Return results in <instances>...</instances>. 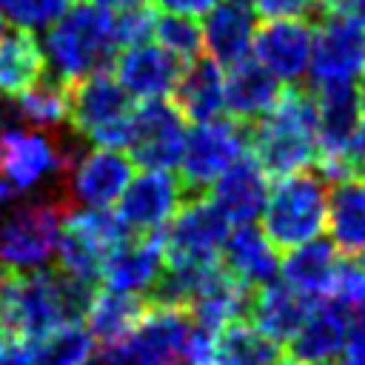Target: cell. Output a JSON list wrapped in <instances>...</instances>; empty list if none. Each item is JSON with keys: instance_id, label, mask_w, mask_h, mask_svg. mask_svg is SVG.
I'll use <instances>...</instances> for the list:
<instances>
[{"instance_id": "7", "label": "cell", "mask_w": 365, "mask_h": 365, "mask_svg": "<svg viewBox=\"0 0 365 365\" xmlns=\"http://www.w3.org/2000/svg\"><path fill=\"white\" fill-rule=\"evenodd\" d=\"M185 145V117L168 100H143L128 117V145L131 163L145 171H174L180 168Z\"/></svg>"}, {"instance_id": "12", "label": "cell", "mask_w": 365, "mask_h": 365, "mask_svg": "<svg viewBox=\"0 0 365 365\" xmlns=\"http://www.w3.org/2000/svg\"><path fill=\"white\" fill-rule=\"evenodd\" d=\"M185 191L171 171H143L131 177L117 200V217L131 234H151L171 222L182 205Z\"/></svg>"}, {"instance_id": "34", "label": "cell", "mask_w": 365, "mask_h": 365, "mask_svg": "<svg viewBox=\"0 0 365 365\" xmlns=\"http://www.w3.org/2000/svg\"><path fill=\"white\" fill-rule=\"evenodd\" d=\"M71 0H3V23L26 29V31H40L48 29Z\"/></svg>"}, {"instance_id": "6", "label": "cell", "mask_w": 365, "mask_h": 365, "mask_svg": "<svg viewBox=\"0 0 365 365\" xmlns=\"http://www.w3.org/2000/svg\"><path fill=\"white\" fill-rule=\"evenodd\" d=\"M248 148V123L240 120H211L185 131L180 182L185 197H200L205 188Z\"/></svg>"}, {"instance_id": "9", "label": "cell", "mask_w": 365, "mask_h": 365, "mask_svg": "<svg viewBox=\"0 0 365 365\" xmlns=\"http://www.w3.org/2000/svg\"><path fill=\"white\" fill-rule=\"evenodd\" d=\"M365 71V26L339 17L322 14L314 23V46L308 74L314 86L354 83Z\"/></svg>"}, {"instance_id": "26", "label": "cell", "mask_w": 365, "mask_h": 365, "mask_svg": "<svg viewBox=\"0 0 365 365\" xmlns=\"http://www.w3.org/2000/svg\"><path fill=\"white\" fill-rule=\"evenodd\" d=\"M328 197V231L331 242L348 259L365 257V182L351 177L331 185Z\"/></svg>"}, {"instance_id": "3", "label": "cell", "mask_w": 365, "mask_h": 365, "mask_svg": "<svg viewBox=\"0 0 365 365\" xmlns=\"http://www.w3.org/2000/svg\"><path fill=\"white\" fill-rule=\"evenodd\" d=\"M40 48L46 71L63 83H74L86 74L106 71V66L120 51L114 43L111 9L77 0L46 29Z\"/></svg>"}, {"instance_id": "45", "label": "cell", "mask_w": 365, "mask_h": 365, "mask_svg": "<svg viewBox=\"0 0 365 365\" xmlns=\"http://www.w3.org/2000/svg\"><path fill=\"white\" fill-rule=\"evenodd\" d=\"M274 365H302V362H297L294 356H279V359H277Z\"/></svg>"}, {"instance_id": "38", "label": "cell", "mask_w": 365, "mask_h": 365, "mask_svg": "<svg viewBox=\"0 0 365 365\" xmlns=\"http://www.w3.org/2000/svg\"><path fill=\"white\" fill-rule=\"evenodd\" d=\"M254 14L265 20H311L314 23L322 17V3L319 0H257Z\"/></svg>"}, {"instance_id": "48", "label": "cell", "mask_w": 365, "mask_h": 365, "mask_svg": "<svg viewBox=\"0 0 365 365\" xmlns=\"http://www.w3.org/2000/svg\"><path fill=\"white\" fill-rule=\"evenodd\" d=\"M356 177H365V165H362V168H359V174H356Z\"/></svg>"}, {"instance_id": "22", "label": "cell", "mask_w": 365, "mask_h": 365, "mask_svg": "<svg viewBox=\"0 0 365 365\" xmlns=\"http://www.w3.org/2000/svg\"><path fill=\"white\" fill-rule=\"evenodd\" d=\"M279 91H282L279 80L262 63H257L251 57L234 63L228 68V74L222 77L225 108L240 123H254V120L265 117L277 106Z\"/></svg>"}, {"instance_id": "44", "label": "cell", "mask_w": 365, "mask_h": 365, "mask_svg": "<svg viewBox=\"0 0 365 365\" xmlns=\"http://www.w3.org/2000/svg\"><path fill=\"white\" fill-rule=\"evenodd\" d=\"M356 94H359V106H362V114H365V71L356 80Z\"/></svg>"}, {"instance_id": "37", "label": "cell", "mask_w": 365, "mask_h": 365, "mask_svg": "<svg viewBox=\"0 0 365 365\" xmlns=\"http://www.w3.org/2000/svg\"><path fill=\"white\" fill-rule=\"evenodd\" d=\"M331 297L339 299L348 311H354L356 305L365 302V262L362 259H345V262H339Z\"/></svg>"}, {"instance_id": "17", "label": "cell", "mask_w": 365, "mask_h": 365, "mask_svg": "<svg viewBox=\"0 0 365 365\" xmlns=\"http://www.w3.org/2000/svg\"><path fill=\"white\" fill-rule=\"evenodd\" d=\"M356 83H331L317 88V157H345L362 123Z\"/></svg>"}, {"instance_id": "13", "label": "cell", "mask_w": 365, "mask_h": 365, "mask_svg": "<svg viewBox=\"0 0 365 365\" xmlns=\"http://www.w3.org/2000/svg\"><path fill=\"white\" fill-rule=\"evenodd\" d=\"M314 46L311 20H265L254 31V54L277 80L297 86L308 74Z\"/></svg>"}, {"instance_id": "30", "label": "cell", "mask_w": 365, "mask_h": 365, "mask_svg": "<svg viewBox=\"0 0 365 365\" xmlns=\"http://www.w3.org/2000/svg\"><path fill=\"white\" fill-rule=\"evenodd\" d=\"M279 345L248 322H231L217 334L214 365H274Z\"/></svg>"}, {"instance_id": "1", "label": "cell", "mask_w": 365, "mask_h": 365, "mask_svg": "<svg viewBox=\"0 0 365 365\" xmlns=\"http://www.w3.org/2000/svg\"><path fill=\"white\" fill-rule=\"evenodd\" d=\"M94 285H86L60 268L6 274L0 288V331L17 342L34 345L66 322H83Z\"/></svg>"}, {"instance_id": "14", "label": "cell", "mask_w": 365, "mask_h": 365, "mask_svg": "<svg viewBox=\"0 0 365 365\" xmlns=\"http://www.w3.org/2000/svg\"><path fill=\"white\" fill-rule=\"evenodd\" d=\"M165 265V240L163 231L134 234L120 242L114 251L106 254L100 279L111 291L123 294H143L154 285Z\"/></svg>"}, {"instance_id": "47", "label": "cell", "mask_w": 365, "mask_h": 365, "mask_svg": "<svg viewBox=\"0 0 365 365\" xmlns=\"http://www.w3.org/2000/svg\"><path fill=\"white\" fill-rule=\"evenodd\" d=\"M3 279H6V268L0 265V288H3Z\"/></svg>"}, {"instance_id": "46", "label": "cell", "mask_w": 365, "mask_h": 365, "mask_svg": "<svg viewBox=\"0 0 365 365\" xmlns=\"http://www.w3.org/2000/svg\"><path fill=\"white\" fill-rule=\"evenodd\" d=\"M231 3H240V6H248V9H254V3H257V0H231Z\"/></svg>"}, {"instance_id": "2", "label": "cell", "mask_w": 365, "mask_h": 365, "mask_svg": "<svg viewBox=\"0 0 365 365\" xmlns=\"http://www.w3.org/2000/svg\"><path fill=\"white\" fill-rule=\"evenodd\" d=\"M248 148L268 177H288L317 163V94L311 88L288 86L277 106L248 123Z\"/></svg>"}, {"instance_id": "25", "label": "cell", "mask_w": 365, "mask_h": 365, "mask_svg": "<svg viewBox=\"0 0 365 365\" xmlns=\"http://www.w3.org/2000/svg\"><path fill=\"white\" fill-rule=\"evenodd\" d=\"M222 77H225L222 68L211 57H197V60L185 63V68L177 80V88L171 94L180 114L185 120H191L194 125L217 120L220 111L225 108Z\"/></svg>"}, {"instance_id": "28", "label": "cell", "mask_w": 365, "mask_h": 365, "mask_svg": "<svg viewBox=\"0 0 365 365\" xmlns=\"http://www.w3.org/2000/svg\"><path fill=\"white\" fill-rule=\"evenodd\" d=\"M46 71L43 48L34 31L0 23V91L14 97Z\"/></svg>"}, {"instance_id": "31", "label": "cell", "mask_w": 365, "mask_h": 365, "mask_svg": "<svg viewBox=\"0 0 365 365\" xmlns=\"http://www.w3.org/2000/svg\"><path fill=\"white\" fill-rule=\"evenodd\" d=\"M31 348V365H94V336L83 322L54 328Z\"/></svg>"}, {"instance_id": "16", "label": "cell", "mask_w": 365, "mask_h": 365, "mask_svg": "<svg viewBox=\"0 0 365 365\" xmlns=\"http://www.w3.org/2000/svg\"><path fill=\"white\" fill-rule=\"evenodd\" d=\"M351 328V311L334 299H317L308 319L288 342V354L302 365H331L339 359Z\"/></svg>"}, {"instance_id": "4", "label": "cell", "mask_w": 365, "mask_h": 365, "mask_svg": "<svg viewBox=\"0 0 365 365\" xmlns=\"http://www.w3.org/2000/svg\"><path fill=\"white\" fill-rule=\"evenodd\" d=\"M328 188L317 168L279 177L262 208V234L277 251H291L325 228Z\"/></svg>"}, {"instance_id": "11", "label": "cell", "mask_w": 365, "mask_h": 365, "mask_svg": "<svg viewBox=\"0 0 365 365\" xmlns=\"http://www.w3.org/2000/svg\"><path fill=\"white\" fill-rule=\"evenodd\" d=\"M131 111V94L108 71L86 74L68 86V123L86 140L125 123Z\"/></svg>"}, {"instance_id": "40", "label": "cell", "mask_w": 365, "mask_h": 365, "mask_svg": "<svg viewBox=\"0 0 365 365\" xmlns=\"http://www.w3.org/2000/svg\"><path fill=\"white\" fill-rule=\"evenodd\" d=\"M154 9H163L168 14H182V17H200L208 14L217 0H151Z\"/></svg>"}, {"instance_id": "29", "label": "cell", "mask_w": 365, "mask_h": 365, "mask_svg": "<svg viewBox=\"0 0 365 365\" xmlns=\"http://www.w3.org/2000/svg\"><path fill=\"white\" fill-rule=\"evenodd\" d=\"M148 302L140 294H123V291H94L88 311H86V328L91 331L94 342L114 345L125 339L137 322L143 319Z\"/></svg>"}, {"instance_id": "39", "label": "cell", "mask_w": 365, "mask_h": 365, "mask_svg": "<svg viewBox=\"0 0 365 365\" xmlns=\"http://www.w3.org/2000/svg\"><path fill=\"white\" fill-rule=\"evenodd\" d=\"M336 365H365V319H351L348 339Z\"/></svg>"}, {"instance_id": "32", "label": "cell", "mask_w": 365, "mask_h": 365, "mask_svg": "<svg viewBox=\"0 0 365 365\" xmlns=\"http://www.w3.org/2000/svg\"><path fill=\"white\" fill-rule=\"evenodd\" d=\"M57 268L86 285H94L100 279V271H103V254L83 237L77 234L74 228H68L63 222V231H60V240H57Z\"/></svg>"}, {"instance_id": "21", "label": "cell", "mask_w": 365, "mask_h": 365, "mask_svg": "<svg viewBox=\"0 0 365 365\" xmlns=\"http://www.w3.org/2000/svg\"><path fill=\"white\" fill-rule=\"evenodd\" d=\"M220 262L225 265V271H231L240 282H245L254 291L277 282L279 274V251L271 245L262 228L251 222H242L228 231L220 251Z\"/></svg>"}, {"instance_id": "15", "label": "cell", "mask_w": 365, "mask_h": 365, "mask_svg": "<svg viewBox=\"0 0 365 365\" xmlns=\"http://www.w3.org/2000/svg\"><path fill=\"white\" fill-rule=\"evenodd\" d=\"M182 68L185 63H180L163 46L151 43L123 48L114 60L117 83L137 100H165L168 94H174Z\"/></svg>"}, {"instance_id": "35", "label": "cell", "mask_w": 365, "mask_h": 365, "mask_svg": "<svg viewBox=\"0 0 365 365\" xmlns=\"http://www.w3.org/2000/svg\"><path fill=\"white\" fill-rule=\"evenodd\" d=\"M97 365H185V362L151 348L148 342H143L131 331L125 339H120L114 345H106V351L100 354Z\"/></svg>"}, {"instance_id": "19", "label": "cell", "mask_w": 365, "mask_h": 365, "mask_svg": "<svg viewBox=\"0 0 365 365\" xmlns=\"http://www.w3.org/2000/svg\"><path fill=\"white\" fill-rule=\"evenodd\" d=\"M251 294H254V288L240 282L231 271H225L222 262H217L208 271L200 291L194 294V299L188 305V314L202 331L217 336L225 325L240 322L242 317H248Z\"/></svg>"}, {"instance_id": "8", "label": "cell", "mask_w": 365, "mask_h": 365, "mask_svg": "<svg viewBox=\"0 0 365 365\" xmlns=\"http://www.w3.org/2000/svg\"><path fill=\"white\" fill-rule=\"evenodd\" d=\"M228 231H231V220L214 205V200L208 194L185 197L163 234L165 259H171V262H217Z\"/></svg>"}, {"instance_id": "20", "label": "cell", "mask_w": 365, "mask_h": 365, "mask_svg": "<svg viewBox=\"0 0 365 365\" xmlns=\"http://www.w3.org/2000/svg\"><path fill=\"white\" fill-rule=\"evenodd\" d=\"M254 31H257L254 9L222 0L205 14L202 51H208V57L220 68H231L234 63L248 57V51L254 46Z\"/></svg>"}, {"instance_id": "27", "label": "cell", "mask_w": 365, "mask_h": 365, "mask_svg": "<svg viewBox=\"0 0 365 365\" xmlns=\"http://www.w3.org/2000/svg\"><path fill=\"white\" fill-rule=\"evenodd\" d=\"M68 86L57 80L54 74L43 71L29 88H23L20 94L11 97L17 120L29 128L37 131H48V134H60L66 131L68 123Z\"/></svg>"}, {"instance_id": "36", "label": "cell", "mask_w": 365, "mask_h": 365, "mask_svg": "<svg viewBox=\"0 0 365 365\" xmlns=\"http://www.w3.org/2000/svg\"><path fill=\"white\" fill-rule=\"evenodd\" d=\"M154 23H157L154 6H148L145 0L120 9L114 14V43H117V48H131V46L148 43V37H154Z\"/></svg>"}, {"instance_id": "18", "label": "cell", "mask_w": 365, "mask_h": 365, "mask_svg": "<svg viewBox=\"0 0 365 365\" xmlns=\"http://www.w3.org/2000/svg\"><path fill=\"white\" fill-rule=\"evenodd\" d=\"M208 197L231 222H254L268 200V174L254 154H242L211 182Z\"/></svg>"}, {"instance_id": "42", "label": "cell", "mask_w": 365, "mask_h": 365, "mask_svg": "<svg viewBox=\"0 0 365 365\" xmlns=\"http://www.w3.org/2000/svg\"><path fill=\"white\" fill-rule=\"evenodd\" d=\"M20 200H29L14 182H9L3 174H0V208L3 205H11V202H20Z\"/></svg>"}, {"instance_id": "33", "label": "cell", "mask_w": 365, "mask_h": 365, "mask_svg": "<svg viewBox=\"0 0 365 365\" xmlns=\"http://www.w3.org/2000/svg\"><path fill=\"white\" fill-rule=\"evenodd\" d=\"M154 37L180 63H191V60L202 57V26L194 17L163 14L154 23Z\"/></svg>"}, {"instance_id": "43", "label": "cell", "mask_w": 365, "mask_h": 365, "mask_svg": "<svg viewBox=\"0 0 365 365\" xmlns=\"http://www.w3.org/2000/svg\"><path fill=\"white\" fill-rule=\"evenodd\" d=\"M97 6H103V9H125V6H134V3H143V0H94Z\"/></svg>"}, {"instance_id": "5", "label": "cell", "mask_w": 365, "mask_h": 365, "mask_svg": "<svg viewBox=\"0 0 365 365\" xmlns=\"http://www.w3.org/2000/svg\"><path fill=\"white\" fill-rule=\"evenodd\" d=\"M71 208L57 200H20L0 208V265L14 271L43 268L63 231Z\"/></svg>"}, {"instance_id": "10", "label": "cell", "mask_w": 365, "mask_h": 365, "mask_svg": "<svg viewBox=\"0 0 365 365\" xmlns=\"http://www.w3.org/2000/svg\"><path fill=\"white\" fill-rule=\"evenodd\" d=\"M134 177V163L114 148H88L66 177V197L74 208H108Z\"/></svg>"}, {"instance_id": "24", "label": "cell", "mask_w": 365, "mask_h": 365, "mask_svg": "<svg viewBox=\"0 0 365 365\" xmlns=\"http://www.w3.org/2000/svg\"><path fill=\"white\" fill-rule=\"evenodd\" d=\"M336 248L331 240H308L291 251H285V259H279V274L285 285L299 291L308 299H325L334 291L336 279Z\"/></svg>"}, {"instance_id": "23", "label": "cell", "mask_w": 365, "mask_h": 365, "mask_svg": "<svg viewBox=\"0 0 365 365\" xmlns=\"http://www.w3.org/2000/svg\"><path fill=\"white\" fill-rule=\"evenodd\" d=\"M311 308H314V299L302 297L291 285L271 282L251 294L248 317L259 334H265L277 345H288L302 328V322L308 319Z\"/></svg>"}, {"instance_id": "41", "label": "cell", "mask_w": 365, "mask_h": 365, "mask_svg": "<svg viewBox=\"0 0 365 365\" xmlns=\"http://www.w3.org/2000/svg\"><path fill=\"white\" fill-rule=\"evenodd\" d=\"M0 365H31V351L26 342H17L11 336L3 339L0 345Z\"/></svg>"}]
</instances>
